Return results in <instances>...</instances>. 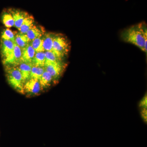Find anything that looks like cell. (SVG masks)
Masks as SVG:
<instances>
[{
	"instance_id": "obj_1",
	"label": "cell",
	"mask_w": 147,
	"mask_h": 147,
	"mask_svg": "<svg viewBox=\"0 0 147 147\" xmlns=\"http://www.w3.org/2000/svg\"><path fill=\"white\" fill-rule=\"evenodd\" d=\"M125 42L133 44L147 53V29L145 23L131 26L123 31L121 34Z\"/></svg>"
},
{
	"instance_id": "obj_15",
	"label": "cell",
	"mask_w": 147,
	"mask_h": 147,
	"mask_svg": "<svg viewBox=\"0 0 147 147\" xmlns=\"http://www.w3.org/2000/svg\"><path fill=\"white\" fill-rule=\"evenodd\" d=\"M55 35L50 33L43 35L42 37V44L45 51H53V39Z\"/></svg>"
},
{
	"instance_id": "obj_14",
	"label": "cell",
	"mask_w": 147,
	"mask_h": 147,
	"mask_svg": "<svg viewBox=\"0 0 147 147\" xmlns=\"http://www.w3.org/2000/svg\"><path fill=\"white\" fill-rule=\"evenodd\" d=\"M30 42L26 34L19 33L15 36V43L18 45L21 50H23Z\"/></svg>"
},
{
	"instance_id": "obj_2",
	"label": "cell",
	"mask_w": 147,
	"mask_h": 147,
	"mask_svg": "<svg viewBox=\"0 0 147 147\" xmlns=\"http://www.w3.org/2000/svg\"><path fill=\"white\" fill-rule=\"evenodd\" d=\"M5 73L9 84L16 92L25 95L24 82L21 72L16 66H6Z\"/></svg>"
},
{
	"instance_id": "obj_12",
	"label": "cell",
	"mask_w": 147,
	"mask_h": 147,
	"mask_svg": "<svg viewBox=\"0 0 147 147\" xmlns=\"http://www.w3.org/2000/svg\"><path fill=\"white\" fill-rule=\"evenodd\" d=\"M34 18L29 14L24 19L21 26L18 29L20 33L26 34L29 30L34 26Z\"/></svg>"
},
{
	"instance_id": "obj_19",
	"label": "cell",
	"mask_w": 147,
	"mask_h": 147,
	"mask_svg": "<svg viewBox=\"0 0 147 147\" xmlns=\"http://www.w3.org/2000/svg\"><path fill=\"white\" fill-rule=\"evenodd\" d=\"M30 44L36 53L45 52L42 44V37L32 40L30 41Z\"/></svg>"
},
{
	"instance_id": "obj_9",
	"label": "cell",
	"mask_w": 147,
	"mask_h": 147,
	"mask_svg": "<svg viewBox=\"0 0 147 147\" xmlns=\"http://www.w3.org/2000/svg\"><path fill=\"white\" fill-rule=\"evenodd\" d=\"M22 50L20 47L14 43V48L12 56L6 66H15L21 62V58Z\"/></svg>"
},
{
	"instance_id": "obj_4",
	"label": "cell",
	"mask_w": 147,
	"mask_h": 147,
	"mask_svg": "<svg viewBox=\"0 0 147 147\" xmlns=\"http://www.w3.org/2000/svg\"><path fill=\"white\" fill-rule=\"evenodd\" d=\"M14 43L10 40L1 38L0 51L3 64L5 66L7 65L13 54Z\"/></svg>"
},
{
	"instance_id": "obj_11",
	"label": "cell",
	"mask_w": 147,
	"mask_h": 147,
	"mask_svg": "<svg viewBox=\"0 0 147 147\" xmlns=\"http://www.w3.org/2000/svg\"><path fill=\"white\" fill-rule=\"evenodd\" d=\"M26 34L30 41H31L35 38L43 36L44 34V31L43 29L41 28L40 27L34 26L29 30Z\"/></svg>"
},
{
	"instance_id": "obj_22",
	"label": "cell",
	"mask_w": 147,
	"mask_h": 147,
	"mask_svg": "<svg viewBox=\"0 0 147 147\" xmlns=\"http://www.w3.org/2000/svg\"><path fill=\"white\" fill-rule=\"evenodd\" d=\"M147 95L145 96L141 100L140 103V108L143 109V108H147Z\"/></svg>"
},
{
	"instance_id": "obj_6",
	"label": "cell",
	"mask_w": 147,
	"mask_h": 147,
	"mask_svg": "<svg viewBox=\"0 0 147 147\" xmlns=\"http://www.w3.org/2000/svg\"><path fill=\"white\" fill-rule=\"evenodd\" d=\"M42 90L38 79L30 78L25 82L24 91L25 95L28 96H34L40 94Z\"/></svg>"
},
{
	"instance_id": "obj_21",
	"label": "cell",
	"mask_w": 147,
	"mask_h": 147,
	"mask_svg": "<svg viewBox=\"0 0 147 147\" xmlns=\"http://www.w3.org/2000/svg\"><path fill=\"white\" fill-rule=\"evenodd\" d=\"M1 39L10 40L15 42V35L13 32L9 29L3 30L1 34Z\"/></svg>"
},
{
	"instance_id": "obj_16",
	"label": "cell",
	"mask_w": 147,
	"mask_h": 147,
	"mask_svg": "<svg viewBox=\"0 0 147 147\" xmlns=\"http://www.w3.org/2000/svg\"><path fill=\"white\" fill-rule=\"evenodd\" d=\"M45 60L46 59L45 52L36 53L31 63L33 66L44 67Z\"/></svg>"
},
{
	"instance_id": "obj_13",
	"label": "cell",
	"mask_w": 147,
	"mask_h": 147,
	"mask_svg": "<svg viewBox=\"0 0 147 147\" xmlns=\"http://www.w3.org/2000/svg\"><path fill=\"white\" fill-rule=\"evenodd\" d=\"M53 81L54 80L52 75L45 70L39 80L42 90L49 88Z\"/></svg>"
},
{
	"instance_id": "obj_5",
	"label": "cell",
	"mask_w": 147,
	"mask_h": 147,
	"mask_svg": "<svg viewBox=\"0 0 147 147\" xmlns=\"http://www.w3.org/2000/svg\"><path fill=\"white\" fill-rule=\"evenodd\" d=\"M45 70L52 75L54 81H57L60 77L65 68V65L60 61L46 62L44 65Z\"/></svg>"
},
{
	"instance_id": "obj_17",
	"label": "cell",
	"mask_w": 147,
	"mask_h": 147,
	"mask_svg": "<svg viewBox=\"0 0 147 147\" xmlns=\"http://www.w3.org/2000/svg\"><path fill=\"white\" fill-rule=\"evenodd\" d=\"M1 20L3 24L7 28H11L14 26L13 17L8 10L3 11L1 15Z\"/></svg>"
},
{
	"instance_id": "obj_18",
	"label": "cell",
	"mask_w": 147,
	"mask_h": 147,
	"mask_svg": "<svg viewBox=\"0 0 147 147\" xmlns=\"http://www.w3.org/2000/svg\"><path fill=\"white\" fill-rule=\"evenodd\" d=\"M45 71L44 67L36 66L32 65L30 74V78L39 80L42 74Z\"/></svg>"
},
{
	"instance_id": "obj_7",
	"label": "cell",
	"mask_w": 147,
	"mask_h": 147,
	"mask_svg": "<svg viewBox=\"0 0 147 147\" xmlns=\"http://www.w3.org/2000/svg\"><path fill=\"white\" fill-rule=\"evenodd\" d=\"M8 10L13 17L14 22V26L19 29L25 18L29 15L28 13L23 11L15 9H9Z\"/></svg>"
},
{
	"instance_id": "obj_20",
	"label": "cell",
	"mask_w": 147,
	"mask_h": 147,
	"mask_svg": "<svg viewBox=\"0 0 147 147\" xmlns=\"http://www.w3.org/2000/svg\"><path fill=\"white\" fill-rule=\"evenodd\" d=\"M45 63L60 61L62 59L58 57L52 51H45Z\"/></svg>"
},
{
	"instance_id": "obj_10",
	"label": "cell",
	"mask_w": 147,
	"mask_h": 147,
	"mask_svg": "<svg viewBox=\"0 0 147 147\" xmlns=\"http://www.w3.org/2000/svg\"><path fill=\"white\" fill-rule=\"evenodd\" d=\"M21 72L24 82L30 78V74L32 65V63L21 62L15 66Z\"/></svg>"
},
{
	"instance_id": "obj_8",
	"label": "cell",
	"mask_w": 147,
	"mask_h": 147,
	"mask_svg": "<svg viewBox=\"0 0 147 147\" xmlns=\"http://www.w3.org/2000/svg\"><path fill=\"white\" fill-rule=\"evenodd\" d=\"M35 53L36 52L32 47L30 42V44L27 45L26 47L22 50L21 62L31 63Z\"/></svg>"
},
{
	"instance_id": "obj_3",
	"label": "cell",
	"mask_w": 147,
	"mask_h": 147,
	"mask_svg": "<svg viewBox=\"0 0 147 147\" xmlns=\"http://www.w3.org/2000/svg\"><path fill=\"white\" fill-rule=\"evenodd\" d=\"M69 43L67 39L61 34L55 35L53 39V51L58 57L63 59L69 51Z\"/></svg>"
}]
</instances>
